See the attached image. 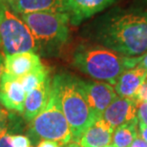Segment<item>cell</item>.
<instances>
[{"label":"cell","mask_w":147,"mask_h":147,"mask_svg":"<svg viewBox=\"0 0 147 147\" xmlns=\"http://www.w3.org/2000/svg\"><path fill=\"white\" fill-rule=\"evenodd\" d=\"M146 79H147V78H146Z\"/></svg>","instance_id":"obj_30"},{"label":"cell","mask_w":147,"mask_h":147,"mask_svg":"<svg viewBox=\"0 0 147 147\" xmlns=\"http://www.w3.org/2000/svg\"><path fill=\"white\" fill-rule=\"evenodd\" d=\"M139 135L142 139L147 142V125L139 121Z\"/></svg>","instance_id":"obj_23"},{"label":"cell","mask_w":147,"mask_h":147,"mask_svg":"<svg viewBox=\"0 0 147 147\" xmlns=\"http://www.w3.org/2000/svg\"><path fill=\"white\" fill-rule=\"evenodd\" d=\"M105 147H117V146H115V145L113 144V143H112V144L110 143V144H108L107 146H105Z\"/></svg>","instance_id":"obj_27"},{"label":"cell","mask_w":147,"mask_h":147,"mask_svg":"<svg viewBox=\"0 0 147 147\" xmlns=\"http://www.w3.org/2000/svg\"><path fill=\"white\" fill-rule=\"evenodd\" d=\"M49 78V71L47 68L38 71L36 73H32L30 75H27L23 78H19L18 80L21 83V85L24 88L25 92L29 93L34 88H36L38 85H40L42 82H44L47 78Z\"/></svg>","instance_id":"obj_17"},{"label":"cell","mask_w":147,"mask_h":147,"mask_svg":"<svg viewBox=\"0 0 147 147\" xmlns=\"http://www.w3.org/2000/svg\"><path fill=\"white\" fill-rule=\"evenodd\" d=\"M11 142L13 147H32L31 140L24 135H13L11 136Z\"/></svg>","instance_id":"obj_20"},{"label":"cell","mask_w":147,"mask_h":147,"mask_svg":"<svg viewBox=\"0 0 147 147\" xmlns=\"http://www.w3.org/2000/svg\"><path fill=\"white\" fill-rule=\"evenodd\" d=\"M11 132L9 129L7 114L0 110V147H13L11 142Z\"/></svg>","instance_id":"obj_18"},{"label":"cell","mask_w":147,"mask_h":147,"mask_svg":"<svg viewBox=\"0 0 147 147\" xmlns=\"http://www.w3.org/2000/svg\"><path fill=\"white\" fill-rule=\"evenodd\" d=\"M51 86L52 82L49 76L45 81L26 95L24 111H23L25 119L32 121L45 109L49 101Z\"/></svg>","instance_id":"obj_13"},{"label":"cell","mask_w":147,"mask_h":147,"mask_svg":"<svg viewBox=\"0 0 147 147\" xmlns=\"http://www.w3.org/2000/svg\"><path fill=\"white\" fill-rule=\"evenodd\" d=\"M129 147H147V142H144L140 137H138Z\"/></svg>","instance_id":"obj_24"},{"label":"cell","mask_w":147,"mask_h":147,"mask_svg":"<svg viewBox=\"0 0 147 147\" xmlns=\"http://www.w3.org/2000/svg\"><path fill=\"white\" fill-rule=\"evenodd\" d=\"M4 72V58L0 55V80H1L2 74Z\"/></svg>","instance_id":"obj_25"},{"label":"cell","mask_w":147,"mask_h":147,"mask_svg":"<svg viewBox=\"0 0 147 147\" xmlns=\"http://www.w3.org/2000/svg\"><path fill=\"white\" fill-rule=\"evenodd\" d=\"M0 47H1V40H0Z\"/></svg>","instance_id":"obj_29"},{"label":"cell","mask_w":147,"mask_h":147,"mask_svg":"<svg viewBox=\"0 0 147 147\" xmlns=\"http://www.w3.org/2000/svg\"><path fill=\"white\" fill-rule=\"evenodd\" d=\"M116 0H65L70 24L78 26L113 5Z\"/></svg>","instance_id":"obj_9"},{"label":"cell","mask_w":147,"mask_h":147,"mask_svg":"<svg viewBox=\"0 0 147 147\" xmlns=\"http://www.w3.org/2000/svg\"><path fill=\"white\" fill-rule=\"evenodd\" d=\"M137 104L135 98H117L106 108L101 117L114 128L137 119Z\"/></svg>","instance_id":"obj_11"},{"label":"cell","mask_w":147,"mask_h":147,"mask_svg":"<svg viewBox=\"0 0 147 147\" xmlns=\"http://www.w3.org/2000/svg\"><path fill=\"white\" fill-rule=\"evenodd\" d=\"M128 69L140 67V68L147 70V52L140 57H127L126 58Z\"/></svg>","instance_id":"obj_19"},{"label":"cell","mask_w":147,"mask_h":147,"mask_svg":"<svg viewBox=\"0 0 147 147\" xmlns=\"http://www.w3.org/2000/svg\"><path fill=\"white\" fill-rule=\"evenodd\" d=\"M10 6L18 14L40 11L66 13L65 0H16Z\"/></svg>","instance_id":"obj_15"},{"label":"cell","mask_w":147,"mask_h":147,"mask_svg":"<svg viewBox=\"0 0 147 147\" xmlns=\"http://www.w3.org/2000/svg\"><path fill=\"white\" fill-rule=\"evenodd\" d=\"M45 68L39 55L34 52L16 53L5 55L4 58V72L16 79Z\"/></svg>","instance_id":"obj_8"},{"label":"cell","mask_w":147,"mask_h":147,"mask_svg":"<svg viewBox=\"0 0 147 147\" xmlns=\"http://www.w3.org/2000/svg\"><path fill=\"white\" fill-rule=\"evenodd\" d=\"M64 146L65 147H80L76 142H70V143H68V144H66Z\"/></svg>","instance_id":"obj_26"},{"label":"cell","mask_w":147,"mask_h":147,"mask_svg":"<svg viewBox=\"0 0 147 147\" xmlns=\"http://www.w3.org/2000/svg\"><path fill=\"white\" fill-rule=\"evenodd\" d=\"M79 87L94 115L99 119L117 96L115 88L107 82L79 79Z\"/></svg>","instance_id":"obj_7"},{"label":"cell","mask_w":147,"mask_h":147,"mask_svg":"<svg viewBox=\"0 0 147 147\" xmlns=\"http://www.w3.org/2000/svg\"><path fill=\"white\" fill-rule=\"evenodd\" d=\"M126 58L127 57L99 44L83 43L74 52L73 64L91 78L115 85L119 76L129 70Z\"/></svg>","instance_id":"obj_3"},{"label":"cell","mask_w":147,"mask_h":147,"mask_svg":"<svg viewBox=\"0 0 147 147\" xmlns=\"http://www.w3.org/2000/svg\"><path fill=\"white\" fill-rule=\"evenodd\" d=\"M147 78V70L135 67L123 72L115 84V91L120 98H134L135 96Z\"/></svg>","instance_id":"obj_14"},{"label":"cell","mask_w":147,"mask_h":147,"mask_svg":"<svg viewBox=\"0 0 147 147\" xmlns=\"http://www.w3.org/2000/svg\"><path fill=\"white\" fill-rule=\"evenodd\" d=\"M115 128L103 117L96 119L78 140L80 147H105L112 142Z\"/></svg>","instance_id":"obj_12"},{"label":"cell","mask_w":147,"mask_h":147,"mask_svg":"<svg viewBox=\"0 0 147 147\" xmlns=\"http://www.w3.org/2000/svg\"><path fill=\"white\" fill-rule=\"evenodd\" d=\"M52 84L57 89L61 107L73 135V142H78L82 134L98 119L90 109L79 87V78L68 73L54 76Z\"/></svg>","instance_id":"obj_2"},{"label":"cell","mask_w":147,"mask_h":147,"mask_svg":"<svg viewBox=\"0 0 147 147\" xmlns=\"http://www.w3.org/2000/svg\"><path fill=\"white\" fill-rule=\"evenodd\" d=\"M88 32L94 41L124 57L147 52V11L114 9L96 18Z\"/></svg>","instance_id":"obj_1"},{"label":"cell","mask_w":147,"mask_h":147,"mask_svg":"<svg viewBox=\"0 0 147 147\" xmlns=\"http://www.w3.org/2000/svg\"><path fill=\"white\" fill-rule=\"evenodd\" d=\"M138 137H139V119H135L115 128L112 137V142L117 147H129Z\"/></svg>","instance_id":"obj_16"},{"label":"cell","mask_w":147,"mask_h":147,"mask_svg":"<svg viewBox=\"0 0 147 147\" xmlns=\"http://www.w3.org/2000/svg\"><path fill=\"white\" fill-rule=\"evenodd\" d=\"M27 93L19 82L3 72L0 80V103L7 110L23 113Z\"/></svg>","instance_id":"obj_10"},{"label":"cell","mask_w":147,"mask_h":147,"mask_svg":"<svg viewBox=\"0 0 147 147\" xmlns=\"http://www.w3.org/2000/svg\"><path fill=\"white\" fill-rule=\"evenodd\" d=\"M6 1H7L9 4H11V3H13V1H16V0H6Z\"/></svg>","instance_id":"obj_28"},{"label":"cell","mask_w":147,"mask_h":147,"mask_svg":"<svg viewBox=\"0 0 147 147\" xmlns=\"http://www.w3.org/2000/svg\"><path fill=\"white\" fill-rule=\"evenodd\" d=\"M36 41L38 55L54 57L69 40L70 18L68 13L40 11L19 14Z\"/></svg>","instance_id":"obj_4"},{"label":"cell","mask_w":147,"mask_h":147,"mask_svg":"<svg viewBox=\"0 0 147 147\" xmlns=\"http://www.w3.org/2000/svg\"><path fill=\"white\" fill-rule=\"evenodd\" d=\"M31 132L36 138L54 140L62 146L73 142L71 129L53 84L47 106L31 121Z\"/></svg>","instance_id":"obj_6"},{"label":"cell","mask_w":147,"mask_h":147,"mask_svg":"<svg viewBox=\"0 0 147 147\" xmlns=\"http://www.w3.org/2000/svg\"><path fill=\"white\" fill-rule=\"evenodd\" d=\"M59 143L54 140H43L38 143L36 147H61Z\"/></svg>","instance_id":"obj_22"},{"label":"cell","mask_w":147,"mask_h":147,"mask_svg":"<svg viewBox=\"0 0 147 147\" xmlns=\"http://www.w3.org/2000/svg\"><path fill=\"white\" fill-rule=\"evenodd\" d=\"M137 101V119H139V121L147 125V102L139 100Z\"/></svg>","instance_id":"obj_21"},{"label":"cell","mask_w":147,"mask_h":147,"mask_svg":"<svg viewBox=\"0 0 147 147\" xmlns=\"http://www.w3.org/2000/svg\"><path fill=\"white\" fill-rule=\"evenodd\" d=\"M0 40L5 55L22 52L38 54L31 30L6 0H0Z\"/></svg>","instance_id":"obj_5"}]
</instances>
